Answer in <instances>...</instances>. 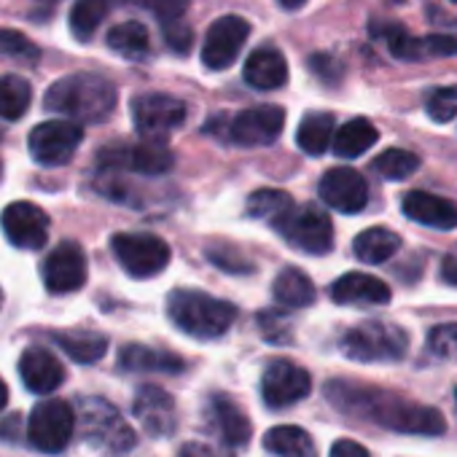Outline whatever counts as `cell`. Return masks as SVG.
<instances>
[{"instance_id": "obj_1", "label": "cell", "mask_w": 457, "mask_h": 457, "mask_svg": "<svg viewBox=\"0 0 457 457\" xmlns=\"http://www.w3.org/2000/svg\"><path fill=\"white\" fill-rule=\"evenodd\" d=\"M326 398L342 414L355 420H371L393 433L441 436L446 430V420L438 409L414 403L382 387H366V385L334 379L326 385Z\"/></svg>"}, {"instance_id": "obj_2", "label": "cell", "mask_w": 457, "mask_h": 457, "mask_svg": "<svg viewBox=\"0 0 457 457\" xmlns=\"http://www.w3.org/2000/svg\"><path fill=\"white\" fill-rule=\"evenodd\" d=\"M116 100L119 92L108 79L97 73H71L52 84L44 105L76 124H100L113 113Z\"/></svg>"}, {"instance_id": "obj_3", "label": "cell", "mask_w": 457, "mask_h": 457, "mask_svg": "<svg viewBox=\"0 0 457 457\" xmlns=\"http://www.w3.org/2000/svg\"><path fill=\"white\" fill-rule=\"evenodd\" d=\"M167 318L194 339H218L237 320L235 304L215 299L204 291L178 288L167 296Z\"/></svg>"}, {"instance_id": "obj_4", "label": "cell", "mask_w": 457, "mask_h": 457, "mask_svg": "<svg viewBox=\"0 0 457 457\" xmlns=\"http://www.w3.org/2000/svg\"><path fill=\"white\" fill-rule=\"evenodd\" d=\"M79 428L84 441L105 457H121L135 449V430L127 425L121 411L105 398H87L79 409Z\"/></svg>"}, {"instance_id": "obj_5", "label": "cell", "mask_w": 457, "mask_h": 457, "mask_svg": "<svg viewBox=\"0 0 457 457\" xmlns=\"http://www.w3.org/2000/svg\"><path fill=\"white\" fill-rule=\"evenodd\" d=\"M339 350L358 363H390L401 361L409 350V337L403 328L385 323V320H363L353 326L342 342Z\"/></svg>"}, {"instance_id": "obj_6", "label": "cell", "mask_w": 457, "mask_h": 457, "mask_svg": "<svg viewBox=\"0 0 457 457\" xmlns=\"http://www.w3.org/2000/svg\"><path fill=\"white\" fill-rule=\"evenodd\" d=\"M278 232L288 240L291 248L310 253V256H326L334 248V223L331 218L315 207V204H302L291 207L278 223Z\"/></svg>"}, {"instance_id": "obj_7", "label": "cell", "mask_w": 457, "mask_h": 457, "mask_svg": "<svg viewBox=\"0 0 457 457\" xmlns=\"http://www.w3.org/2000/svg\"><path fill=\"white\" fill-rule=\"evenodd\" d=\"M76 433V411L62 398H49L36 403L28 420V441L46 454L62 452Z\"/></svg>"}, {"instance_id": "obj_8", "label": "cell", "mask_w": 457, "mask_h": 457, "mask_svg": "<svg viewBox=\"0 0 457 457\" xmlns=\"http://www.w3.org/2000/svg\"><path fill=\"white\" fill-rule=\"evenodd\" d=\"M111 248H113L121 270L137 280L164 272L170 264V256H172L170 245L162 237L145 235V232H121L111 240Z\"/></svg>"}, {"instance_id": "obj_9", "label": "cell", "mask_w": 457, "mask_h": 457, "mask_svg": "<svg viewBox=\"0 0 457 457\" xmlns=\"http://www.w3.org/2000/svg\"><path fill=\"white\" fill-rule=\"evenodd\" d=\"M132 119L145 143H167L186 121V103L172 95H140L132 100Z\"/></svg>"}, {"instance_id": "obj_10", "label": "cell", "mask_w": 457, "mask_h": 457, "mask_svg": "<svg viewBox=\"0 0 457 457\" xmlns=\"http://www.w3.org/2000/svg\"><path fill=\"white\" fill-rule=\"evenodd\" d=\"M81 143H84V129H81V124H76L71 119L44 121V124L33 127V132L28 137L33 159L44 167L68 164Z\"/></svg>"}, {"instance_id": "obj_11", "label": "cell", "mask_w": 457, "mask_h": 457, "mask_svg": "<svg viewBox=\"0 0 457 457\" xmlns=\"http://www.w3.org/2000/svg\"><path fill=\"white\" fill-rule=\"evenodd\" d=\"M251 36V22L245 17L228 14L210 25L204 44H202V62L207 71H226L232 68Z\"/></svg>"}, {"instance_id": "obj_12", "label": "cell", "mask_w": 457, "mask_h": 457, "mask_svg": "<svg viewBox=\"0 0 457 457\" xmlns=\"http://www.w3.org/2000/svg\"><path fill=\"white\" fill-rule=\"evenodd\" d=\"M0 228L14 248L41 251L49 240V215L33 202H12L0 212Z\"/></svg>"}, {"instance_id": "obj_13", "label": "cell", "mask_w": 457, "mask_h": 457, "mask_svg": "<svg viewBox=\"0 0 457 457\" xmlns=\"http://www.w3.org/2000/svg\"><path fill=\"white\" fill-rule=\"evenodd\" d=\"M312 390L310 371L302 366L280 358L272 361L262 377V398L270 409H288L299 401H304Z\"/></svg>"}, {"instance_id": "obj_14", "label": "cell", "mask_w": 457, "mask_h": 457, "mask_svg": "<svg viewBox=\"0 0 457 457\" xmlns=\"http://www.w3.org/2000/svg\"><path fill=\"white\" fill-rule=\"evenodd\" d=\"M371 36L382 38L387 44L390 54L403 62H420V60H433V57H457V38H449V36L414 38L401 25H382V28L374 25Z\"/></svg>"}, {"instance_id": "obj_15", "label": "cell", "mask_w": 457, "mask_h": 457, "mask_svg": "<svg viewBox=\"0 0 457 457\" xmlns=\"http://www.w3.org/2000/svg\"><path fill=\"white\" fill-rule=\"evenodd\" d=\"M100 164L105 170H129L137 175H164L175 164V154L164 143L140 145H113L100 151Z\"/></svg>"}, {"instance_id": "obj_16", "label": "cell", "mask_w": 457, "mask_h": 457, "mask_svg": "<svg viewBox=\"0 0 457 457\" xmlns=\"http://www.w3.org/2000/svg\"><path fill=\"white\" fill-rule=\"evenodd\" d=\"M41 278L49 294H73L87 283V256L76 243H60L44 262Z\"/></svg>"}, {"instance_id": "obj_17", "label": "cell", "mask_w": 457, "mask_h": 457, "mask_svg": "<svg viewBox=\"0 0 457 457\" xmlns=\"http://www.w3.org/2000/svg\"><path fill=\"white\" fill-rule=\"evenodd\" d=\"M318 194L337 212L353 215V212H361L366 207V202H369V183L353 167H334V170H328L320 178Z\"/></svg>"}, {"instance_id": "obj_18", "label": "cell", "mask_w": 457, "mask_h": 457, "mask_svg": "<svg viewBox=\"0 0 457 457\" xmlns=\"http://www.w3.org/2000/svg\"><path fill=\"white\" fill-rule=\"evenodd\" d=\"M286 127V111L280 105H256L240 111L232 119V140L240 145H270Z\"/></svg>"}, {"instance_id": "obj_19", "label": "cell", "mask_w": 457, "mask_h": 457, "mask_svg": "<svg viewBox=\"0 0 457 457\" xmlns=\"http://www.w3.org/2000/svg\"><path fill=\"white\" fill-rule=\"evenodd\" d=\"M135 417L151 436H170L178 425L175 401L167 390L156 385H143L135 395Z\"/></svg>"}, {"instance_id": "obj_20", "label": "cell", "mask_w": 457, "mask_h": 457, "mask_svg": "<svg viewBox=\"0 0 457 457\" xmlns=\"http://www.w3.org/2000/svg\"><path fill=\"white\" fill-rule=\"evenodd\" d=\"M207 422L220 436V441L228 444V446H245L251 441V436H253V428H251L248 414L232 398H228L226 393L210 395Z\"/></svg>"}, {"instance_id": "obj_21", "label": "cell", "mask_w": 457, "mask_h": 457, "mask_svg": "<svg viewBox=\"0 0 457 457\" xmlns=\"http://www.w3.org/2000/svg\"><path fill=\"white\" fill-rule=\"evenodd\" d=\"M20 377L30 393L46 395L65 382V366L44 347H28L20 358Z\"/></svg>"}, {"instance_id": "obj_22", "label": "cell", "mask_w": 457, "mask_h": 457, "mask_svg": "<svg viewBox=\"0 0 457 457\" xmlns=\"http://www.w3.org/2000/svg\"><path fill=\"white\" fill-rule=\"evenodd\" d=\"M401 210L409 220L422 223L428 228H441V232L457 228V204L449 199H441L436 194L409 191L401 202Z\"/></svg>"}, {"instance_id": "obj_23", "label": "cell", "mask_w": 457, "mask_h": 457, "mask_svg": "<svg viewBox=\"0 0 457 457\" xmlns=\"http://www.w3.org/2000/svg\"><path fill=\"white\" fill-rule=\"evenodd\" d=\"M243 79L248 87H253L259 92L283 89L288 84V62L275 46H262L248 57V62L243 68Z\"/></svg>"}, {"instance_id": "obj_24", "label": "cell", "mask_w": 457, "mask_h": 457, "mask_svg": "<svg viewBox=\"0 0 457 457\" xmlns=\"http://www.w3.org/2000/svg\"><path fill=\"white\" fill-rule=\"evenodd\" d=\"M390 288L374 275L363 272H347L331 286V299L337 304H387L390 302Z\"/></svg>"}, {"instance_id": "obj_25", "label": "cell", "mask_w": 457, "mask_h": 457, "mask_svg": "<svg viewBox=\"0 0 457 457\" xmlns=\"http://www.w3.org/2000/svg\"><path fill=\"white\" fill-rule=\"evenodd\" d=\"M119 366L124 371H162V374H178L186 369L180 355L145 345H124L119 353Z\"/></svg>"}, {"instance_id": "obj_26", "label": "cell", "mask_w": 457, "mask_h": 457, "mask_svg": "<svg viewBox=\"0 0 457 457\" xmlns=\"http://www.w3.org/2000/svg\"><path fill=\"white\" fill-rule=\"evenodd\" d=\"M379 140V132L377 127L369 121V119H350L347 124H342L337 132H334V154L342 156V159H358L363 156L369 148H374Z\"/></svg>"}, {"instance_id": "obj_27", "label": "cell", "mask_w": 457, "mask_h": 457, "mask_svg": "<svg viewBox=\"0 0 457 457\" xmlns=\"http://www.w3.org/2000/svg\"><path fill=\"white\" fill-rule=\"evenodd\" d=\"M398 248H401V237L382 226L366 228L353 243V253L363 264H385L398 253Z\"/></svg>"}, {"instance_id": "obj_28", "label": "cell", "mask_w": 457, "mask_h": 457, "mask_svg": "<svg viewBox=\"0 0 457 457\" xmlns=\"http://www.w3.org/2000/svg\"><path fill=\"white\" fill-rule=\"evenodd\" d=\"M272 296H275V302L283 304V307L302 310V307L315 304V286H312V280H310L302 270L286 267V270L275 278Z\"/></svg>"}, {"instance_id": "obj_29", "label": "cell", "mask_w": 457, "mask_h": 457, "mask_svg": "<svg viewBox=\"0 0 457 457\" xmlns=\"http://www.w3.org/2000/svg\"><path fill=\"white\" fill-rule=\"evenodd\" d=\"M264 449L275 457H318L315 441L304 428L278 425L264 436Z\"/></svg>"}, {"instance_id": "obj_30", "label": "cell", "mask_w": 457, "mask_h": 457, "mask_svg": "<svg viewBox=\"0 0 457 457\" xmlns=\"http://www.w3.org/2000/svg\"><path fill=\"white\" fill-rule=\"evenodd\" d=\"M334 116L326 111H312L302 119L299 129H296V143L304 154L310 156H323L334 140Z\"/></svg>"}, {"instance_id": "obj_31", "label": "cell", "mask_w": 457, "mask_h": 457, "mask_svg": "<svg viewBox=\"0 0 457 457\" xmlns=\"http://www.w3.org/2000/svg\"><path fill=\"white\" fill-rule=\"evenodd\" d=\"M54 342L76 363H97L108 353V339L95 331H57Z\"/></svg>"}, {"instance_id": "obj_32", "label": "cell", "mask_w": 457, "mask_h": 457, "mask_svg": "<svg viewBox=\"0 0 457 457\" xmlns=\"http://www.w3.org/2000/svg\"><path fill=\"white\" fill-rule=\"evenodd\" d=\"M108 49L116 52L124 60H140L148 54L151 49V38L148 30L140 22H121L116 28H111L108 38H105Z\"/></svg>"}, {"instance_id": "obj_33", "label": "cell", "mask_w": 457, "mask_h": 457, "mask_svg": "<svg viewBox=\"0 0 457 457\" xmlns=\"http://www.w3.org/2000/svg\"><path fill=\"white\" fill-rule=\"evenodd\" d=\"M113 0H79L71 12V33L76 41H92L97 28L105 22Z\"/></svg>"}, {"instance_id": "obj_34", "label": "cell", "mask_w": 457, "mask_h": 457, "mask_svg": "<svg viewBox=\"0 0 457 457\" xmlns=\"http://www.w3.org/2000/svg\"><path fill=\"white\" fill-rule=\"evenodd\" d=\"M33 103V89L20 76H4L0 79V119L17 121L28 113Z\"/></svg>"}, {"instance_id": "obj_35", "label": "cell", "mask_w": 457, "mask_h": 457, "mask_svg": "<svg viewBox=\"0 0 457 457\" xmlns=\"http://www.w3.org/2000/svg\"><path fill=\"white\" fill-rule=\"evenodd\" d=\"M294 207V199L286 194V191H278V188H262V191H253L251 199H248V218H256V220H267V223H278L288 210Z\"/></svg>"}, {"instance_id": "obj_36", "label": "cell", "mask_w": 457, "mask_h": 457, "mask_svg": "<svg viewBox=\"0 0 457 457\" xmlns=\"http://www.w3.org/2000/svg\"><path fill=\"white\" fill-rule=\"evenodd\" d=\"M371 170L385 180H406L420 170V156L406 148H387L371 162Z\"/></svg>"}, {"instance_id": "obj_37", "label": "cell", "mask_w": 457, "mask_h": 457, "mask_svg": "<svg viewBox=\"0 0 457 457\" xmlns=\"http://www.w3.org/2000/svg\"><path fill=\"white\" fill-rule=\"evenodd\" d=\"M428 116L436 124H446L457 116V87H436L425 97Z\"/></svg>"}, {"instance_id": "obj_38", "label": "cell", "mask_w": 457, "mask_h": 457, "mask_svg": "<svg viewBox=\"0 0 457 457\" xmlns=\"http://www.w3.org/2000/svg\"><path fill=\"white\" fill-rule=\"evenodd\" d=\"M210 264L228 272V275H251L253 272V264L237 251V248H228V245H212L204 251Z\"/></svg>"}, {"instance_id": "obj_39", "label": "cell", "mask_w": 457, "mask_h": 457, "mask_svg": "<svg viewBox=\"0 0 457 457\" xmlns=\"http://www.w3.org/2000/svg\"><path fill=\"white\" fill-rule=\"evenodd\" d=\"M0 54L20 62H36L41 57L38 46L17 30H0Z\"/></svg>"}, {"instance_id": "obj_40", "label": "cell", "mask_w": 457, "mask_h": 457, "mask_svg": "<svg viewBox=\"0 0 457 457\" xmlns=\"http://www.w3.org/2000/svg\"><path fill=\"white\" fill-rule=\"evenodd\" d=\"M428 350L436 358H446V361L457 358V323H444V326L430 328Z\"/></svg>"}, {"instance_id": "obj_41", "label": "cell", "mask_w": 457, "mask_h": 457, "mask_svg": "<svg viewBox=\"0 0 457 457\" xmlns=\"http://www.w3.org/2000/svg\"><path fill=\"white\" fill-rule=\"evenodd\" d=\"M132 4L145 9V12H151L162 22H170V20H180L188 12L191 0H132Z\"/></svg>"}, {"instance_id": "obj_42", "label": "cell", "mask_w": 457, "mask_h": 457, "mask_svg": "<svg viewBox=\"0 0 457 457\" xmlns=\"http://www.w3.org/2000/svg\"><path fill=\"white\" fill-rule=\"evenodd\" d=\"M164 41L175 54H188L194 46V33L180 20H170V22H164Z\"/></svg>"}, {"instance_id": "obj_43", "label": "cell", "mask_w": 457, "mask_h": 457, "mask_svg": "<svg viewBox=\"0 0 457 457\" xmlns=\"http://www.w3.org/2000/svg\"><path fill=\"white\" fill-rule=\"evenodd\" d=\"M259 326H262V331H264V337L270 342H288V337H291L288 320L280 312H262Z\"/></svg>"}, {"instance_id": "obj_44", "label": "cell", "mask_w": 457, "mask_h": 457, "mask_svg": "<svg viewBox=\"0 0 457 457\" xmlns=\"http://www.w3.org/2000/svg\"><path fill=\"white\" fill-rule=\"evenodd\" d=\"M180 457H235L232 449L226 446H212V444H202V441H191L180 449Z\"/></svg>"}, {"instance_id": "obj_45", "label": "cell", "mask_w": 457, "mask_h": 457, "mask_svg": "<svg viewBox=\"0 0 457 457\" xmlns=\"http://www.w3.org/2000/svg\"><path fill=\"white\" fill-rule=\"evenodd\" d=\"M310 65H312V73H315V76H320L323 81H337V79L342 76L339 62H337V60H331V57H326V54L312 57V60H310Z\"/></svg>"}, {"instance_id": "obj_46", "label": "cell", "mask_w": 457, "mask_h": 457, "mask_svg": "<svg viewBox=\"0 0 457 457\" xmlns=\"http://www.w3.org/2000/svg\"><path fill=\"white\" fill-rule=\"evenodd\" d=\"M328 457H371V454L366 452L363 444H358L353 438H339V441H334Z\"/></svg>"}, {"instance_id": "obj_47", "label": "cell", "mask_w": 457, "mask_h": 457, "mask_svg": "<svg viewBox=\"0 0 457 457\" xmlns=\"http://www.w3.org/2000/svg\"><path fill=\"white\" fill-rule=\"evenodd\" d=\"M441 280H444L446 286H454V288H457V259H454V256H446V259L441 262Z\"/></svg>"}, {"instance_id": "obj_48", "label": "cell", "mask_w": 457, "mask_h": 457, "mask_svg": "<svg viewBox=\"0 0 457 457\" xmlns=\"http://www.w3.org/2000/svg\"><path fill=\"white\" fill-rule=\"evenodd\" d=\"M278 4H280L286 12H296V9H302V6L307 4V0H278Z\"/></svg>"}, {"instance_id": "obj_49", "label": "cell", "mask_w": 457, "mask_h": 457, "mask_svg": "<svg viewBox=\"0 0 457 457\" xmlns=\"http://www.w3.org/2000/svg\"><path fill=\"white\" fill-rule=\"evenodd\" d=\"M6 403H9V387H6L4 379H0V411L6 409Z\"/></svg>"}, {"instance_id": "obj_50", "label": "cell", "mask_w": 457, "mask_h": 457, "mask_svg": "<svg viewBox=\"0 0 457 457\" xmlns=\"http://www.w3.org/2000/svg\"><path fill=\"white\" fill-rule=\"evenodd\" d=\"M0 304H4V291H0Z\"/></svg>"}, {"instance_id": "obj_51", "label": "cell", "mask_w": 457, "mask_h": 457, "mask_svg": "<svg viewBox=\"0 0 457 457\" xmlns=\"http://www.w3.org/2000/svg\"><path fill=\"white\" fill-rule=\"evenodd\" d=\"M0 172H4V164H0Z\"/></svg>"}, {"instance_id": "obj_52", "label": "cell", "mask_w": 457, "mask_h": 457, "mask_svg": "<svg viewBox=\"0 0 457 457\" xmlns=\"http://www.w3.org/2000/svg\"><path fill=\"white\" fill-rule=\"evenodd\" d=\"M454 398H457V390H454Z\"/></svg>"}, {"instance_id": "obj_53", "label": "cell", "mask_w": 457, "mask_h": 457, "mask_svg": "<svg viewBox=\"0 0 457 457\" xmlns=\"http://www.w3.org/2000/svg\"><path fill=\"white\" fill-rule=\"evenodd\" d=\"M452 4H457V0H452Z\"/></svg>"}]
</instances>
